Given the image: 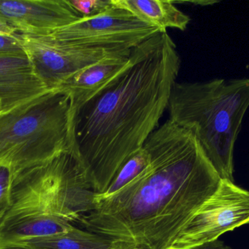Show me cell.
<instances>
[{
  "label": "cell",
  "mask_w": 249,
  "mask_h": 249,
  "mask_svg": "<svg viewBox=\"0 0 249 249\" xmlns=\"http://www.w3.org/2000/svg\"><path fill=\"white\" fill-rule=\"evenodd\" d=\"M13 170L8 165L0 163V223L10 207Z\"/></svg>",
  "instance_id": "16"
},
{
  "label": "cell",
  "mask_w": 249,
  "mask_h": 249,
  "mask_svg": "<svg viewBox=\"0 0 249 249\" xmlns=\"http://www.w3.org/2000/svg\"><path fill=\"white\" fill-rule=\"evenodd\" d=\"M96 194L78 155L65 152L14 174L4 219L45 214L78 222L93 209Z\"/></svg>",
  "instance_id": "5"
},
{
  "label": "cell",
  "mask_w": 249,
  "mask_h": 249,
  "mask_svg": "<svg viewBox=\"0 0 249 249\" xmlns=\"http://www.w3.org/2000/svg\"><path fill=\"white\" fill-rule=\"evenodd\" d=\"M150 163V156L144 147L130 156L117 172L106 192L102 194H96L95 197L104 198L115 193L131 182L145 171Z\"/></svg>",
  "instance_id": "15"
},
{
  "label": "cell",
  "mask_w": 249,
  "mask_h": 249,
  "mask_svg": "<svg viewBox=\"0 0 249 249\" xmlns=\"http://www.w3.org/2000/svg\"><path fill=\"white\" fill-rule=\"evenodd\" d=\"M111 3L163 32H167L168 28L186 30L190 21V18L172 0H111Z\"/></svg>",
  "instance_id": "13"
},
{
  "label": "cell",
  "mask_w": 249,
  "mask_h": 249,
  "mask_svg": "<svg viewBox=\"0 0 249 249\" xmlns=\"http://www.w3.org/2000/svg\"><path fill=\"white\" fill-rule=\"evenodd\" d=\"M26 56L23 45L16 33L0 34V56Z\"/></svg>",
  "instance_id": "18"
},
{
  "label": "cell",
  "mask_w": 249,
  "mask_h": 249,
  "mask_svg": "<svg viewBox=\"0 0 249 249\" xmlns=\"http://www.w3.org/2000/svg\"><path fill=\"white\" fill-rule=\"evenodd\" d=\"M81 19L67 0H0V20L16 33L48 35Z\"/></svg>",
  "instance_id": "9"
},
{
  "label": "cell",
  "mask_w": 249,
  "mask_h": 249,
  "mask_svg": "<svg viewBox=\"0 0 249 249\" xmlns=\"http://www.w3.org/2000/svg\"><path fill=\"white\" fill-rule=\"evenodd\" d=\"M49 92L35 74L26 56H0V111Z\"/></svg>",
  "instance_id": "10"
},
{
  "label": "cell",
  "mask_w": 249,
  "mask_h": 249,
  "mask_svg": "<svg viewBox=\"0 0 249 249\" xmlns=\"http://www.w3.org/2000/svg\"><path fill=\"white\" fill-rule=\"evenodd\" d=\"M71 102L64 91H49L0 114V163L13 173L74 152Z\"/></svg>",
  "instance_id": "4"
},
{
  "label": "cell",
  "mask_w": 249,
  "mask_h": 249,
  "mask_svg": "<svg viewBox=\"0 0 249 249\" xmlns=\"http://www.w3.org/2000/svg\"><path fill=\"white\" fill-rule=\"evenodd\" d=\"M190 249H233L228 247L226 244H224L222 241L219 240L212 241V242L206 243L203 245Z\"/></svg>",
  "instance_id": "19"
},
{
  "label": "cell",
  "mask_w": 249,
  "mask_h": 249,
  "mask_svg": "<svg viewBox=\"0 0 249 249\" xmlns=\"http://www.w3.org/2000/svg\"><path fill=\"white\" fill-rule=\"evenodd\" d=\"M3 112H1V111H0V114H2Z\"/></svg>",
  "instance_id": "22"
},
{
  "label": "cell",
  "mask_w": 249,
  "mask_h": 249,
  "mask_svg": "<svg viewBox=\"0 0 249 249\" xmlns=\"http://www.w3.org/2000/svg\"><path fill=\"white\" fill-rule=\"evenodd\" d=\"M132 50L107 57L64 82L59 89L70 96L71 115L125 68Z\"/></svg>",
  "instance_id": "11"
},
{
  "label": "cell",
  "mask_w": 249,
  "mask_h": 249,
  "mask_svg": "<svg viewBox=\"0 0 249 249\" xmlns=\"http://www.w3.org/2000/svg\"><path fill=\"white\" fill-rule=\"evenodd\" d=\"M70 5L82 18L92 17L111 7V0H72Z\"/></svg>",
  "instance_id": "17"
},
{
  "label": "cell",
  "mask_w": 249,
  "mask_h": 249,
  "mask_svg": "<svg viewBox=\"0 0 249 249\" xmlns=\"http://www.w3.org/2000/svg\"><path fill=\"white\" fill-rule=\"evenodd\" d=\"M180 67L177 45L160 32L133 48L125 68L72 114L74 152L96 194L159 127Z\"/></svg>",
  "instance_id": "2"
},
{
  "label": "cell",
  "mask_w": 249,
  "mask_h": 249,
  "mask_svg": "<svg viewBox=\"0 0 249 249\" xmlns=\"http://www.w3.org/2000/svg\"><path fill=\"white\" fill-rule=\"evenodd\" d=\"M249 108V77L176 83L169 119L194 133L221 179L234 182V149Z\"/></svg>",
  "instance_id": "3"
},
{
  "label": "cell",
  "mask_w": 249,
  "mask_h": 249,
  "mask_svg": "<svg viewBox=\"0 0 249 249\" xmlns=\"http://www.w3.org/2000/svg\"><path fill=\"white\" fill-rule=\"evenodd\" d=\"M35 74L49 91L58 90L80 70L130 50L88 48L59 43L46 35L16 33Z\"/></svg>",
  "instance_id": "8"
},
{
  "label": "cell",
  "mask_w": 249,
  "mask_h": 249,
  "mask_svg": "<svg viewBox=\"0 0 249 249\" xmlns=\"http://www.w3.org/2000/svg\"><path fill=\"white\" fill-rule=\"evenodd\" d=\"M174 4H177V3H191V4H198L200 6H207L211 5V4H214L216 3L219 2L217 1H174L172 0Z\"/></svg>",
  "instance_id": "21"
},
{
  "label": "cell",
  "mask_w": 249,
  "mask_h": 249,
  "mask_svg": "<svg viewBox=\"0 0 249 249\" xmlns=\"http://www.w3.org/2000/svg\"><path fill=\"white\" fill-rule=\"evenodd\" d=\"M34 249H127L107 238L74 227L71 230L18 241Z\"/></svg>",
  "instance_id": "14"
},
{
  "label": "cell",
  "mask_w": 249,
  "mask_h": 249,
  "mask_svg": "<svg viewBox=\"0 0 249 249\" xmlns=\"http://www.w3.org/2000/svg\"><path fill=\"white\" fill-rule=\"evenodd\" d=\"M143 147L150 163L118 192L94 197L78 223L127 249H168L221 178L190 130L168 119Z\"/></svg>",
  "instance_id": "1"
},
{
  "label": "cell",
  "mask_w": 249,
  "mask_h": 249,
  "mask_svg": "<svg viewBox=\"0 0 249 249\" xmlns=\"http://www.w3.org/2000/svg\"><path fill=\"white\" fill-rule=\"evenodd\" d=\"M249 224V191L221 179L217 190L196 212L168 249H190L216 241Z\"/></svg>",
  "instance_id": "7"
},
{
  "label": "cell",
  "mask_w": 249,
  "mask_h": 249,
  "mask_svg": "<svg viewBox=\"0 0 249 249\" xmlns=\"http://www.w3.org/2000/svg\"><path fill=\"white\" fill-rule=\"evenodd\" d=\"M112 4V3H111ZM160 32L124 9L111 5L96 16L80 20L44 35L59 43L88 48L130 50Z\"/></svg>",
  "instance_id": "6"
},
{
  "label": "cell",
  "mask_w": 249,
  "mask_h": 249,
  "mask_svg": "<svg viewBox=\"0 0 249 249\" xmlns=\"http://www.w3.org/2000/svg\"><path fill=\"white\" fill-rule=\"evenodd\" d=\"M74 226L64 218L52 215H17L0 223V244L16 243L71 230Z\"/></svg>",
  "instance_id": "12"
},
{
  "label": "cell",
  "mask_w": 249,
  "mask_h": 249,
  "mask_svg": "<svg viewBox=\"0 0 249 249\" xmlns=\"http://www.w3.org/2000/svg\"><path fill=\"white\" fill-rule=\"evenodd\" d=\"M0 249H34L29 246L18 243H7V244H0Z\"/></svg>",
  "instance_id": "20"
}]
</instances>
